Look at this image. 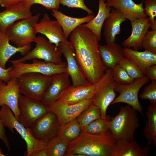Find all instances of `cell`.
I'll return each mask as SVG.
<instances>
[{
    "label": "cell",
    "instance_id": "cell-1",
    "mask_svg": "<svg viewBox=\"0 0 156 156\" xmlns=\"http://www.w3.org/2000/svg\"><path fill=\"white\" fill-rule=\"evenodd\" d=\"M70 42L75 58L88 82L94 84L103 75L107 69L102 61L99 41L90 30L82 24L70 35Z\"/></svg>",
    "mask_w": 156,
    "mask_h": 156
},
{
    "label": "cell",
    "instance_id": "cell-2",
    "mask_svg": "<svg viewBox=\"0 0 156 156\" xmlns=\"http://www.w3.org/2000/svg\"><path fill=\"white\" fill-rule=\"evenodd\" d=\"M117 138L109 129L106 132L92 134L82 132L69 142L66 156H111Z\"/></svg>",
    "mask_w": 156,
    "mask_h": 156
},
{
    "label": "cell",
    "instance_id": "cell-3",
    "mask_svg": "<svg viewBox=\"0 0 156 156\" xmlns=\"http://www.w3.org/2000/svg\"><path fill=\"white\" fill-rule=\"evenodd\" d=\"M139 125L136 111L127 105L121 107L118 114L111 118L109 129L116 138L132 141Z\"/></svg>",
    "mask_w": 156,
    "mask_h": 156
},
{
    "label": "cell",
    "instance_id": "cell-4",
    "mask_svg": "<svg viewBox=\"0 0 156 156\" xmlns=\"http://www.w3.org/2000/svg\"><path fill=\"white\" fill-rule=\"evenodd\" d=\"M1 106L0 119L5 127L8 128L13 133L14 129H15L25 140L27 145L26 156H30L34 152L47 147L48 142L39 140L35 138L29 128L25 127L18 121L8 106L3 105Z\"/></svg>",
    "mask_w": 156,
    "mask_h": 156
},
{
    "label": "cell",
    "instance_id": "cell-5",
    "mask_svg": "<svg viewBox=\"0 0 156 156\" xmlns=\"http://www.w3.org/2000/svg\"><path fill=\"white\" fill-rule=\"evenodd\" d=\"M17 79L20 94L41 101L51 81V76L36 73H26Z\"/></svg>",
    "mask_w": 156,
    "mask_h": 156
},
{
    "label": "cell",
    "instance_id": "cell-6",
    "mask_svg": "<svg viewBox=\"0 0 156 156\" xmlns=\"http://www.w3.org/2000/svg\"><path fill=\"white\" fill-rule=\"evenodd\" d=\"M40 13L31 15L15 22L5 31L10 41L18 47H22L34 42L37 37L34 26L39 21Z\"/></svg>",
    "mask_w": 156,
    "mask_h": 156
},
{
    "label": "cell",
    "instance_id": "cell-7",
    "mask_svg": "<svg viewBox=\"0 0 156 156\" xmlns=\"http://www.w3.org/2000/svg\"><path fill=\"white\" fill-rule=\"evenodd\" d=\"M34 42L36 43L35 47L23 57L9 61L12 64L36 59L56 64H63L66 63L62 61L61 57L62 51L60 47L53 44L40 36L37 37Z\"/></svg>",
    "mask_w": 156,
    "mask_h": 156
},
{
    "label": "cell",
    "instance_id": "cell-8",
    "mask_svg": "<svg viewBox=\"0 0 156 156\" xmlns=\"http://www.w3.org/2000/svg\"><path fill=\"white\" fill-rule=\"evenodd\" d=\"M115 82L112 69L109 68L106 69L102 78L94 84L93 103L100 109L102 119H105L107 117V108L115 98Z\"/></svg>",
    "mask_w": 156,
    "mask_h": 156
},
{
    "label": "cell",
    "instance_id": "cell-9",
    "mask_svg": "<svg viewBox=\"0 0 156 156\" xmlns=\"http://www.w3.org/2000/svg\"><path fill=\"white\" fill-rule=\"evenodd\" d=\"M12 68L9 72L10 78L17 79L24 74L36 73L51 76L56 73L66 71V63L56 64L43 60L35 59L32 63L20 62L12 63Z\"/></svg>",
    "mask_w": 156,
    "mask_h": 156
},
{
    "label": "cell",
    "instance_id": "cell-10",
    "mask_svg": "<svg viewBox=\"0 0 156 156\" xmlns=\"http://www.w3.org/2000/svg\"><path fill=\"white\" fill-rule=\"evenodd\" d=\"M149 80L144 75L143 77L135 79L133 83L128 84H121L115 82L114 90L119 95L115 98L111 104L120 103H127L144 116L143 108L138 100V93L140 88L148 83Z\"/></svg>",
    "mask_w": 156,
    "mask_h": 156
},
{
    "label": "cell",
    "instance_id": "cell-11",
    "mask_svg": "<svg viewBox=\"0 0 156 156\" xmlns=\"http://www.w3.org/2000/svg\"><path fill=\"white\" fill-rule=\"evenodd\" d=\"M18 120L25 127L30 128L35 122L50 111L47 105L41 101L33 99L20 94L18 102Z\"/></svg>",
    "mask_w": 156,
    "mask_h": 156
},
{
    "label": "cell",
    "instance_id": "cell-12",
    "mask_svg": "<svg viewBox=\"0 0 156 156\" xmlns=\"http://www.w3.org/2000/svg\"><path fill=\"white\" fill-rule=\"evenodd\" d=\"M93 98L85 100L79 103L68 104L56 100L47 105L49 111L56 115L60 128L77 118L93 102Z\"/></svg>",
    "mask_w": 156,
    "mask_h": 156
},
{
    "label": "cell",
    "instance_id": "cell-13",
    "mask_svg": "<svg viewBox=\"0 0 156 156\" xmlns=\"http://www.w3.org/2000/svg\"><path fill=\"white\" fill-rule=\"evenodd\" d=\"M29 128L36 139L48 142L57 136L60 126L56 115L50 111L38 118Z\"/></svg>",
    "mask_w": 156,
    "mask_h": 156
},
{
    "label": "cell",
    "instance_id": "cell-14",
    "mask_svg": "<svg viewBox=\"0 0 156 156\" xmlns=\"http://www.w3.org/2000/svg\"><path fill=\"white\" fill-rule=\"evenodd\" d=\"M59 47L65 57L67 64L66 71L71 79L72 85L77 86L89 83L86 79L79 67L75 58L73 46L70 41L61 42Z\"/></svg>",
    "mask_w": 156,
    "mask_h": 156
},
{
    "label": "cell",
    "instance_id": "cell-15",
    "mask_svg": "<svg viewBox=\"0 0 156 156\" xmlns=\"http://www.w3.org/2000/svg\"><path fill=\"white\" fill-rule=\"evenodd\" d=\"M31 6L25 0H22L0 12V31H5L17 21L32 15L30 10Z\"/></svg>",
    "mask_w": 156,
    "mask_h": 156
},
{
    "label": "cell",
    "instance_id": "cell-16",
    "mask_svg": "<svg viewBox=\"0 0 156 156\" xmlns=\"http://www.w3.org/2000/svg\"><path fill=\"white\" fill-rule=\"evenodd\" d=\"M36 32L44 35L48 40L56 46L59 47L61 42H68L63 35L62 28L56 20H52L49 15L45 13L39 22L34 26Z\"/></svg>",
    "mask_w": 156,
    "mask_h": 156
},
{
    "label": "cell",
    "instance_id": "cell-17",
    "mask_svg": "<svg viewBox=\"0 0 156 156\" xmlns=\"http://www.w3.org/2000/svg\"><path fill=\"white\" fill-rule=\"evenodd\" d=\"M94 90V84L90 83L77 86L70 85L61 92L57 100L68 104H76L93 98Z\"/></svg>",
    "mask_w": 156,
    "mask_h": 156
},
{
    "label": "cell",
    "instance_id": "cell-18",
    "mask_svg": "<svg viewBox=\"0 0 156 156\" xmlns=\"http://www.w3.org/2000/svg\"><path fill=\"white\" fill-rule=\"evenodd\" d=\"M106 2L107 6L121 12L131 22L136 19L147 18L144 12V0L139 4L133 0H106Z\"/></svg>",
    "mask_w": 156,
    "mask_h": 156
},
{
    "label": "cell",
    "instance_id": "cell-19",
    "mask_svg": "<svg viewBox=\"0 0 156 156\" xmlns=\"http://www.w3.org/2000/svg\"><path fill=\"white\" fill-rule=\"evenodd\" d=\"M0 87V106H8L18 119L19 114L18 102L20 93L17 79L10 78L7 83Z\"/></svg>",
    "mask_w": 156,
    "mask_h": 156
},
{
    "label": "cell",
    "instance_id": "cell-20",
    "mask_svg": "<svg viewBox=\"0 0 156 156\" xmlns=\"http://www.w3.org/2000/svg\"><path fill=\"white\" fill-rule=\"evenodd\" d=\"M151 23L149 17L136 19L131 22V35L122 42V46L129 48L132 47L133 50L136 51L141 48L143 39Z\"/></svg>",
    "mask_w": 156,
    "mask_h": 156
},
{
    "label": "cell",
    "instance_id": "cell-21",
    "mask_svg": "<svg viewBox=\"0 0 156 156\" xmlns=\"http://www.w3.org/2000/svg\"><path fill=\"white\" fill-rule=\"evenodd\" d=\"M126 20L122 13L114 8H112L102 27L103 29V34L106 44L116 42V36L120 33L121 25Z\"/></svg>",
    "mask_w": 156,
    "mask_h": 156
},
{
    "label": "cell",
    "instance_id": "cell-22",
    "mask_svg": "<svg viewBox=\"0 0 156 156\" xmlns=\"http://www.w3.org/2000/svg\"><path fill=\"white\" fill-rule=\"evenodd\" d=\"M69 77L67 71L52 75L51 83L42 102L47 105L56 100L61 92L71 85Z\"/></svg>",
    "mask_w": 156,
    "mask_h": 156
},
{
    "label": "cell",
    "instance_id": "cell-23",
    "mask_svg": "<svg viewBox=\"0 0 156 156\" xmlns=\"http://www.w3.org/2000/svg\"><path fill=\"white\" fill-rule=\"evenodd\" d=\"M117 139L111 156H147L151 150L148 146L142 148L134 140Z\"/></svg>",
    "mask_w": 156,
    "mask_h": 156
},
{
    "label": "cell",
    "instance_id": "cell-24",
    "mask_svg": "<svg viewBox=\"0 0 156 156\" xmlns=\"http://www.w3.org/2000/svg\"><path fill=\"white\" fill-rule=\"evenodd\" d=\"M51 11L52 15L61 26L64 36L67 39L75 28L85 23L88 22L95 16L93 14L81 18H75L66 15L57 9H53Z\"/></svg>",
    "mask_w": 156,
    "mask_h": 156
},
{
    "label": "cell",
    "instance_id": "cell-25",
    "mask_svg": "<svg viewBox=\"0 0 156 156\" xmlns=\"http://www.w3.org/2000/svg\"><path fill=\"white\" fill-rule=\"evenodd\" d=\"M122 49L120 45L116 42L99 45L101 58L107 69H112L119 65L120 61L125 57Z\"/></svg>",
    "mask_w": 156,
    "mask_h": 156
},
{
    "label": "cell",
    "instance_id": "cell-26",
    "mask_svg": "<svg viewBox=\"0 0 156 156\" xmlns=\"http://www.w3.org/2000/svg\"><path fill=\"white\" fill-rule=\"evenodd\" d=\"M9 41L5 31H0V66L3 68H5L6 63L12 56L18 52L24 56L31 48V44L22 47H14L10 44Z\"/></svg>",
    "mask_w": 156,
    "mask_h": 156
},
{
    "label": "cell",
    "instance_id": "cell-27",
    "mask_svg": "<svg viewBox=\"0 0 156 156\" xmlns=\"http://www.w3.org/2000/svg\"><path fill=\"white\" fill-rule=\"evenodd\" d=\"M122 49L125 57L133 61L144 75L148 67L156 65V54L146 50L139 51L127 47Z\"/></svg>",
    "mask_w": 156,
    "mask_h": 156
},
{
    "label": "cell",
    "instance_id": "cell-28",
    "mask_svg": "<svg viewBox=\"0 0 156 156\" xmlns=\"http://www.w3.org/2000/svg\"><path fill=\"white\" fill-rule=\"evenodd\" d=\"M112 9V8L107 5L105 0H99V10L96 16L88 22L83 24L96 35L99 41L101 40L103 25Z\"/></svg>",
    "mask_w": 156,
    "mask_h": 156
},
{
    "label": "cell",
    "instance_id": "cell-29",
    "mask_svg": "<svg viewBox=\"0 0 156 156\" xmlns=\"http://www.w3.org/2000/svg\"><path fill=\"white\" fill-rule=\"evenodd\" d=\"M148 122L143 129V133L147 144L156 145V104H151L148 106L146 113Z\"/></svg>",
    "mask_w": 156,
    "mask_h": 156
},
{
    "label": "cell",
    "instance_id": "cell-30",
    "mask_svg": "<svg viewBox=\"0 0 156 156\" xmlns=\"http://www.w3.org/2000/svg\"><path fill=\"white\" fill-rule=\"evenodd\" d=\"M81 132V128L77 118L60 127L57 136L70 142L78 138Z\"/></svg>",
    "mask_w": 156,
    "mask_h": 156
},
{
    "label": "cell",
    "instance_id": "cell-31",
    "mask_svg": "<svg viewBox=\"0 0 156 156\" xmlns=\"http://www.w3.org/2000/svg\"><path fill=\"white\" fill-rule=\"evenodd\" d=\"M101 115L100 108L92 103L81 114L77 119L82 128L93 121L101 118Z\"/></svg>",
    "mask_w": 156,
    "mask_h": 156
},
{
    "label": "cell",
    "instance_id": "cell-32",
    "mask_svg": "<svg viewBox=\"0 0 156 156\" xmlns=\"http://www.w3.org/2000/svg\"><path fill=\"white\" fill-rule=\"evenodd\" d=\"M69 142L57 136L49 141L47 146L48 156H65Z\"/></svg>",
    "mask_w": 156,
    "mask_h": 156
},
{
    "label": "cell",
    "instance_id": "cell-33",
    "mask_svg": "<svg viewBox=\"0 0 156 156\" xmlns=\"http://www.w3.org/2000/svg\"><path fill=\"white\" fill-rule=\"evenodd\" d=\"M111 117L107 115L105 119L101 118L92 122L81 129L82 130L92 134H99L105 133L109 129L110 121Z\"/></svg>",
    "mask_w": 156,
    "mask_h": 156
},
{
    "label": "cell",
    "instance_id": "cell-34",
    "mask_svg": "<svg viewBox=\"0 0 156 156\" xmlns=\"http://www.w3.org/2000/svg\"><path fill=\"white\" fill-rule=\"evenodd\" d=\"M119 65L126 72L131 78L135 79L143 77L142 71L131 60L125 57L120 61Z\"/></svg>",
    "mask_w": 156,
    "mask_h": 156
},
{
    "label": "cell",
    "instance_id": "cell-35",
    "mask_svg": "<svg viewBox=\"0 0 156 156\" xmlns=\"http://www.w3.org/2000/svg\"><path fill=\"white\" fill-rule=\"evenodd\" d=\"M112 69L114 80L116 83L128 84L133 83L135 79L131 77L119 65Z\"/></svg>",
    "mask_w": 156,
    "mask_h": 156
},
{
    "label": "cell",
    "instance_id": "cell-36",
    "mask_svg": "<svg viewBox=\"0 0 156 156\" xmlns=\"http://www.w3.org/2000/svg\"><path fill=\"white\" fill-rule=\"evenodd\" d=\"M145 50L156 54V30L147 31L142 42Z\"/></svg>",
    "mask_w": 156,
    "mask_h": 156
},
{
    "label": "cell",
    "instance_id": "cell-37",
    "mask_svg": "<svg viewBox=\"0 0 156 156\" xmlns=\"http://www.w3.org/2000/svg\"><path fill=\"white\" fill-rule=\"evenodd\" d=\"M139 97L148 100L151 104H156V80H151V83L144 88Z\"/></svg>",
    "mask_w": 156,
    "mask_h": 156
},
{
    "label": "cell",
    "instance_id": "cell-38",
    "mask_svg": "<svg viewBox=\"0 0 156 156\" xmlns=\"http://www.w3.org/2000/svg\"><path fill=\"white\" fill-rule=\"evenodd\" d=\"M60 4L68 8H79L86 11L88 15L93 14V11L89 8L85 4L84 0H60Z\"/></svg>",
    "mask_w": 156,
    "mask_h": 156
},
{
    "label": "cell",
    "instance_id": "cell-39",
    "mask_svg": "<svg viewBox=\"0 0 156 156\" xmlns=\"http://www.w3.org/2000/svg\"><path fill=\"white\" fill-rule=\"evenodd\" d=\"M29 5H32L35 4L42 5L49 10H59L60 4V0H25Z\"/></svg>",
    "mask_w": 156,
    "mask_h": 156
},
{
    "label": "cell",
    "instance_id": "cell-40",
    "mask_svg": "<svg viewBox=\"0 0 156 156\" xmlns=\"http://www.w3.org/2000/svg\"><path fill=\"white\" fill-rule=\"evenodd\" d=\"M144 3V13L149 16L150 21L152 23L155 20L156 16V0H145Z\"/></svg>",
    "mask_w": 156,
    "mask_h": 156
},
{
    "label": "cell",
    "instance_id": "cell-41",
    "mask_svg": "<svg viewBox=\"0 0 156 156\" xmlns=\"http://www.w3.org/2000/svg\"><path fill=\"white\" fill-rule=\"evenodd\" d=\"M4 127L2 121L0 119V139L4 143L8 150L10 151V146L6 134Z\"/></svg>",
    "mask_w": 156,
    "mask_h": 156
},
{
    "label": "cell",
    "instance_id": "cell-42",
    "mask_svg": "<svg viewBox=\"0 0 156 156\" xmlns=\"http://www.w3.org/2000/svg\"><path fill=\"white\" fill-rule=\"evenodd\" d=\"M145 75L151 80H156V65L148 67L146 70Z\"/></svg>",
    "mask_w": 156,
    "mask_h": 156
},
{
    "label": "cell",
    "instance_id": "cell-43",
    "mask_svg": "<svg viewBox=\"0 0 156 156\" xmlns=\"http://www.w3.org/2000/svg\"><path fill=\"white\" fill-rule=\"evenodd\" d=\"M12 68V66L7 68H3L0 66V79L5 83H7L10 80L9 72Z\"/></svg>",
    "mask_w": 156,
    "mask_h": 156
},
{
    "label": "cell",
    "instance_id": "cell-44",
    "mask_svg": "<svg viewBox=\"0 0 156 156\" xmlns=\"http://www.w3.org/2000/svg\"><path fill=\"white\" fill-rule=\"evenodd\" d=\"M22 0H0V5L6 8Z\"/></svg>",
    "mask_w": 156,
    "mask_h": 156
},
{
    "label": "cell",
    "instance_id": "cell-45",
    "mask_svg": "<svg viewBox=\"0 0 156 156\" xmlns=\"http://www.w3.org/2000/svg\"><path fill=\"white\" fill-rule=\"evenodd\" d=\"M30 156H48L47 147L43 149L34 152Z\"/></svg>",
    "mask_w": 156,
    "mask_h": 156
},
{
    "label": "cell",
    "instance_id": "cell-46",
    "mask_svg": "<svg viewBox=\"0 0 156 156\" xmlns=\"http://www.w3.org/2000/svg\"><path fill=\"white\" fill-rule=\"evenodd\" d=\"M150 27H151L152 30H156V20L155 19L154 21L151 23Z\"/></svg>",
    "mask_w": 156,
    "mask_h": 156
},
{
    "label": "cell",
    "instance_id": "cell-47",
    "mask_svg": "<svg viewBox=\"0 0 156 156\" xmlns=\"http://www.w3.org/2000/svg\"><path fill=\"white\" fill-rule=\"evenodd\" d=\"M3 81L1 79H0V87L3 84Z\"/></svg>",
    "mask_w": 156,
    "mask_h": 156
},
{
    "label": "cell",
    "instance_id": "cell-48",
    "mask_svg": "<svg viewBox=\"0 0 156 156\" xmlns=\"http://www.w3.org/2000/svg\"><path fill=\"white\" fill-rule=\"evenodd\" d=\"M0 156H5L2 153V150L1 148H0Z\"/></svg>",
    "mask_w": 156,
    "mask_h": 156
}]
</instances>
